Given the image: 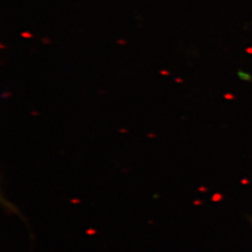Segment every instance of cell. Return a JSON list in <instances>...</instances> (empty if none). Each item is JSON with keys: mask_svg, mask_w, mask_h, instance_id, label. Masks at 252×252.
Instances as JSON below:
<instances>
[{"mask_svg": "<svg viewBox=\"0 0 252 252\" xmlns=\"http://www.w3.org/2000/svg\"><path fill=\"white\" fill-rule=\"evenodd\" d=\"M238 75H239L241 78H244V79H249V74H246V73L243 72H239L238 73Z\"/></svg>", "mask_w": 252, "mask_h": 252, "instance_id": "obj_1", "label": "cell"}]
</instances>
